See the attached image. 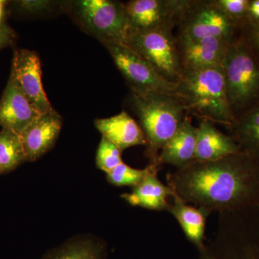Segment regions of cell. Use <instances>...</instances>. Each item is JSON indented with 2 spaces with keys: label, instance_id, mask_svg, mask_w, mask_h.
<instances>
[{
  "label": "cell",
  "instance_id": "1",
  "mask_svg": "<svg viewBox=\"0 0 259 259\" xmlns=\"http://www.w3.org/2000/svg\"><path fill=\"white\" fill-rule=\"evenodd\" d=\"M174 194L210 214L259 207V159L243 151L212 161H194L166 176Z\"/></svg>",
  "mask_w": 259,
  "mask_h": 259
},
{
  "label": "cell",
  "instance_id": "2",
  "mask_svg": "<svg viewBox=\"0 0 259 259\" xmlns=\"http://www.w3.org/2000/svg\"><path fill=\"white\" fill-rule=\"evenodd\" d=\"M177 90L188 114L226 128L235 121L228 97L222 66L182 70Z\"/></svg>",
  "mask_w": 259,
  "mask_h": 259
},
{
  "label": "cell",
  "instance_id": "3",
  "mask_svg": "<svg viewBox=\"0 0 259 259\" xmlns=\"http://www.w3.org/2000/svg\"><path fill=\"white\" fill-rule=\"evenodd\" d=\"M130 101L146 136L145 154L150 163L157 164L161 150L189 115L185 102L179 97L161 93H132Z\"/></svg>",
  "mask_w": 259,
  "mask_h": 259
},
{
  "label": "cell",
  "instance_id": "4",
  "mask_svg": "<svg viewBox=\"0 0 259 259\" xmlns=\"http://www.w3.org/2000/svg\"><path fill=\"white\" fill-rule=\"evenodd\" d=\"M222 68L236 120L259 102V61L241 35L230 44Z\"/></svg>",
  "mask_w": 259,
  "mask_h": 259
},
{
  "label": "cell",
  "instance_id": "5",
  "mask_svg": "<svg viewBox=\"0 0 259 259\" xmlns=\"http://www.w3.org/2000/svg\"><path fill=\"white\" fill-rule=\"evenodd\" d=\"M62 7L83 31L101 44H125L131 33L125 3L122 2L77 0L64 2Z\"/></svg>",
  "mask_w": 259,
  "mask_h": 259
},
{
  "label": "cell",
  "instance_id": "6",
  "mask_svg": "<svg viewBox=\"0 0 259 259\" xmlns=\"http://www.w3.org/2000/svg\"><path fill=\"white\" fill-rule=\"evenodd\" d=\"M173 28L131 32L125 44L147 61L163 79L177 83L182 72Z\"/></svg>",
  "mask_w": 259,
  "mask_h": 259
},
{
  "label": "cell",
  "instance_id": "7",
  "mask_svg": "<svg viewBox=\"0 0 259 259\" xmlns=\"http://www.w3.org/2000/svg\"><path fill=\"white\" fill-rule=\"evenodd\" d=\"M102 45L110 53L132 93L144 95L161 93L180 98L177 83L163 79L142 56L128 45L120 42H105Z\"/></svg>",
  "mask_w": 259,
  "mask_h": 259
},
{
  "label": "cell",
  "instance_id": "8",
  "mask_svg": "<svg viewBox=\"0 0 259 259\" xmlns=\"http://www.w3.org/2000/svg\"><path fill=\"white\" fill-rule=\"evenodd\" d=\"M218 236L231 259H259V207L220 213Z\"/></svg>",
  "mask_w": 259,
  "mask_h": 259
},
{
  "label": "cell",
  "instance_id": "9",
  "mask_svg": "<svg viewBox=\"0 0 259 259\" xmlns=\"http://www.w3.org/2000/svg\"><path fill=\"white\" fill-rule=\"evenodd\" d=\"M179 36L197 40L206 37L236 40L241 28L230 20L212 1H192L178 23Z\"/></svg>",
  "mask_w": 259,
  "mask_h": 259
},
{
  "label": "cell",
  "instance_id": "10",
  "mask_svg": "<svg viewBox=\"0 0 259 259\" xmlns=\"http://www.w3.org/2000/svg\"><path fill=\"white\" fill-rule=\"evenodd\" d=\"M190 0H131L125 3L131 32L173 28L191 4Z\"/></svg>",
  "mask_w": 259,
  "mask_h": 259
},
{
  "label": "cell",
  "instance_id": "11",
  "mask_svg": "<svg viewBox=\"0 0 259 259\" xmlns=\"http://www.w3.org/2000/svg\"><path fill=\"white\" fill-rule=\"evenodd\" d=\"M10 75L37 113L44 115L54 110L42 87L41 64L35 51L15 50Z\"/></svg>",
  "mask_w": 259,
  "mask_h": 259
},
{
  "label": "cell",
  "instance_id": "12",
  "mask_svg": "<svg viewBox=\"0 0 259 259\" xmlns=\"http://www.w3.org/2000/svg\"><path fill=\"white\" fill-rule=\"evenodd\" d=\"M182 70H199L222 66L232 42L222 37H206L192 40L177 37Z\"/></svg>",
  "mask_w": 259,
  "mask_h": 259
},
{
  "label": "cell",
  "instance_id": "13",
  "mask_svg": "<svg viewBox=\"0 0 259 259\" xmlns=\"http://www.w3.org/2000/svg\"><path fill=\"white\" fill-rule=\"evenodd\" d=\"M62 117L55 110L40 115L20 134L27 161H35L52 148L60 134Z\"/></svg>",
  "mask_w": 259,
  "mask_h": 259
},
{
  "label": "cell",
  "instance_id": "14",
  "mask_svg": "<svg viewBox=\"0 0 259 259\" xmlns=\"http://www.w3.org/2000/svg\"><path fill=\"white\" fill-rule=\"evenodd\" d=\"M37 113L21 91L14 78L9 80L0 99V126L20 135L36 119Z\"/></svg>",
  "mask_w": 259,
  "mask_h": 259
},
{
  "label": "cell",
  "instance_id": "15",
  "mask_svg": "<svg viewBox=\"0 0 259 259\" xmlns=\"http://www.w3.org/2000/svg\"><path fill=\"white\" fill-rule=\"evenodd\" d=\"M152 168L141 183L134 187L132 192L121 195L122 199L133 206L155 211L168 209V199L174 195L173 191L168 186L163 185L158 179L160 167L151 163Z\"/></svg>",
  "mask_w": 259,
  "mask_h": 259
},
{
  "label": "cell",
  "instance_id": "16",
  "mask_svg": "<svg viewBox=\"0 0 259 259\" xmlns=\"http://www.w3.org/2000/svg\"><path fill=\"white\" fill-rule=\"evenodd\" d=\"M95 124L102 137L122 151L133 146H146V136L141 125L124 110L112 117L97 119Z\"/></svg>",
  "mask_w": 259,
  "mask_h": 259
},
{
  "label": "cell",
  "instance_id": "17",
  "mask_svg": "<svg viewBox=\"0 0 259 259\" xmlns=\"http://www.w3.org/2000/svg\"><path fill=\"white\" fill-rule=\"evenodd\" d=\"M197 139V127L192 125V119L187 115L158 155V166L170 164L182 168L190 164L195 158Z\"/></svg>",
  "mask_w": 259,
  "mask_h": 259
},
{
  "label": "cell",
  "instance_id": "18",
  "mask_svg": "<svg viewBox=\"0 0 259 259\" xmlns=\"http://www.w3.org/2000/svg\"><path fill=\"white\" fill-rule=\"evenodd\" d=\"M240 151L241 148L231 136L223 134L210 121L201 120L194 161H216Z\"/></svg>",
  "mask_w": 259,
  "mask_h": 259
},
{
  "label": "cell",
  "instance_id": "19",
  "mask_svg": "<svg viewBox=\"0 0 259 259\" xmlns=\"http://www.w3.org/2000/svg\"><path fill=\"white\" fill-rule=\"evenodd\" d=\"M171 199L173 202L170 203L167 211L176 218L189 241L202 251L205 249L203 243L204 231L206 219L209 213L186 203L175 194Z\"/></svg>",
  "mask_w": 259,
  "mask_h": 259
},
{
  "label": "cell",
  "instance_id": "20",
  "mask_svg": "<svg viewBox=\"0 0 259 259\" xmlns=\"http://www.w3.org/2000/svg\"><path fill=\"white\" fill-rule=\"evenodd\" d=\"M41 259H107L106 245L96 237L75 236L48 251Z\"/></svg>",
  "mask_w": 259,
  "mask_h": 259
},
{
  "label": "cell",
  "instance_id": "21",
  "mask_svg": "<svg viewBox=\"0 0 259 259\" xmlns=\"http://www.w3.org/2000/svg\"><path fill=\"white\" fill-rule=\"evenodd\" d=\"M227 129L241 151L259 159V102L237 117L233 125Z\"/></svg>",
  "mask_w": 259,
  "mask_h": 259
},
{
  "label": "cell",
  "instance_id": "22",
  "mask_svg": "<svg viewBox=\"0 0 259 259\" xmlns=\"http://www.w3.org/2000/svg\"><path fill=\"white\" fill-rule=\"evenodd\" d=\"M26 161L20 135L9 131H0V175L8 173Z\"/></svg>",
  "mask_w": 259,
  "mask_h": 259
},
{
  "label": "cell",
  "instance_id": "23",
  "mask_svg": "<svg viewBox=\"0 0 259 259\" xmlns=\"http://www.w3.org/2000/svg\"><path fill=\"white\" fill-rule=\"evenodd\" d=\"M151 163H149L144 169H138L132 168L122 162L111 171L107 174V180L109 183L117 187L131 186L134 187L142 182L148 172L151 171Z\"/></svg>",
  "mask_w": 259,
  "mask_h": 259
},
{
  "label": "cell",
  "instance_id": "24",
  "mask_svg": "<svg viewBox=\"0 0 259 259\" xmlns=\"http://www.w3.org/2000/svg\"><path fill=\"white\" fill-rule=\"evenodd\" d=\"M122 162V151L120 148L102 136L97 151V166L107 174Z\"/></svg>",
  "mask_w": 259,
  "mask_h": 259
},
{
  "label": "cell",
  "instance_id": "25",
  "mask_svg": "<svg viewBox=\"0 0 259 259\" xmlns=\"http://www.w3.org/2000/svg\"><path fill=\"white\" fill-rule=\"evenodd\" d=\"M213 3L241 30L246 25L250 0H213Z\"/></svg>",
  "mask_w": 259,
  "mask_h": 259
},
{
  "label": "cell",
  "instance_id": "26",
  "mask_svg": "<svg viewBox=\"0 0 259 259\" xmlns=\"http://www.w3.org/2000/svg\"><path fill=\"white\" fill-rule=\"evenodd\" d=\"M15 9L20 13L26 15H35L50 9L53 3L45 0H20L10 2Z\"/></svg>",
  "mask_w": 259,
  "mask_h": 259
},
{
  "label": "cell",
  "instance_id": "27",
  "mask_svg": "<svg viewBox=\"0 0 259 259\" xmlns=\"http://www.w3.org/2000/svg\"><path fill=\"white\" fill-rule=\"evenodd\" d=\"M241 36L249 46L259 61V25H245L241 29Z\"/></svg>",
  "mask_w": 259,
  "mask_h": 259
},
{
  "label": "cell",
  "instance_id": "28",
  "mask_svg": "<svg viewBox=\"0 0 259 259\" xmlns=\"http://www.w3.org/2000/svg\"><path fill=\"white\" fill-rule=\"evenodd\" d=\"M16 39V33L10 25L0 23V51L14 44Z\"/></svg>",
  "mask_w": 259,
  "mask_h": 259
},
{
  "label": "cell",
  "instance_id": "29",
  "mask_svg": "<svg viewBox=\"0 0 259 259\" xmlns=\"http://www.w3.org/2000/svg\"><path fill=\"white\" fill-rule=\"evenodd\" d=\"M246 25H259V0H250Z\"/></svg>",
  "mask_w": 259,
  "mask_h": 259
},
{
  "label": "cell",
  "instance_id": "30",
  "mask_svg": "<svg viewBox=\"0 0 259 259\" xmlns=\"http://www.w3.org/2000/svg\"><path fill=\"white\" fill-rule=\"evenodd\" d=\"M10 2L0 0V23H5V17L7 15V6Z\"/></svg>",
  "mask_w": 259,
  "mask_h": 259
}]
</instances>
